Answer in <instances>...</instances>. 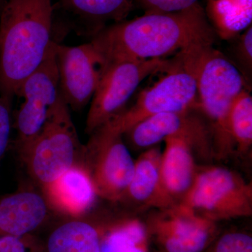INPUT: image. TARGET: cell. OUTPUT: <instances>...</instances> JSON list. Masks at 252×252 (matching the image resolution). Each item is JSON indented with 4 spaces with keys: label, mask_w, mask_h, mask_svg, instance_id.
<instances>
[{
    "label": "cell",
    "mask_w": 252,
    "mask_h": 252,
    "mask_svg": "<svg viewBox=\"0 0 252 252\" xmlns=\"http://www.w3.org/2000/svg\"><path fill=\"white\" fill-rule=\"evenodd\" d=\"M147 247V230L138 220L116 225L101 243V252H136Z\"/></svg>",
    "instance_id": "cell-21"
},
{
    "label": "cell",
    "mask_w": 252,
    "mask_h": 252,
    "mask_svg": "<svg viewBox=\"0 0 252 252\" xmlns=\"http://www.w3.org/2000/svg\"><path fill=\"white\" fill-rule=\"evenodd\" d=\"M230 133L240 152H248L252 143V97L248 88L237 96L229 114Z\"/></svg>",
    "instance_id": "cell-20"
},
{
    "label": "cell",
    "mask_w": 252,
    "mask_h": 252,
    "mask_svg": "<svg viewBox=\"0 0 252 252\" xmlns=\"http://www.w3.org/2000/svg\"><path fill=\"white\" fill-rule=\"evenodd\" d=\"M160 71L162 77L141 92L130 109L107 123L112 130L123 135L151 116L198 107L196 81L180 53L167 59Z\"/></svg>",
    "instance_id": "cell-5"
},
{
    "label": "cell",
    "mask_w": 252,
    "mask_h": 252,
    "mask_svg": "<svg viewBox=\"0 0 252 252\" xmlns=\"http://www.w3.org/2000/svg\"><path fill=\"white\" fill-rule=\"evenodd\" d=\"M63 12L74 20L81 32L94 35L105 23L124 21L135 7V0H55Z\"/></svg>",
    "instance_id": "cell-16"
},
{
    "label": "cell",
    "mask_w": 252,
    "mask_h": 252,
    "mask_svg": "<svg viewBox=\"0 0 252 252\" xmlns=\"http://www.w3.org/2000/svg\"><path fill=\"white\" fill-rule=\"evenodd\" d=\"M198 107L181 112H164L137 123L123 135H127L134 147L146 148L167 137L183 135L193 140L205 153L213 154L210 129Z\"/></svg>",
    "instance_id": "cell-12"
},
{
    "label": "cell",
    "mask_w": 252,
    "mask_h": 252,
    "mask_svg": "<svg viewBox=\"0 0 252 252\" xmlns=\"http://www.w3.org/2000/svg\"><path fill=\"white\" fill-rule=\"evenodd\" d=\"M207 249L205 252H252V238L243 232H229Z\"/></svg>",
    "instance_id": "cell-22"
},
{
    "label": "cell",
    "mask_w": 252,
    "mask_h": 252,
    "mask_svg": "<svg viewBox=\"0 0 252 252\" xmlns=\"http://www.w3.org/2000/svg\"><path fill=\"white\" fill-rule=\"evenodd\" d=\"M0 10H1V9H0Z\"/></svg>",
    "instance_id": "cell-28"
},
{
    "label": "cell",
    "mask_w": 252,
    "mask_h": 252,
    "mask_svg": "<svg viewBox=\"0 0 252 252\" xmlns=\"http://www.w3.org/2000/svg\"><path fill=\"white\" fill-rule=\"evenodd\" d=\"M5 1H6V0H0V9H1L2 5L4 4Z\"/></svg>",
    "instance_id": "cell-27"
},
{
    "label": "cell",
    "mask_w": 252,
    "mask_h": 252,
    "mask_svg": "<svg viewBox=\"0 0 252 252\" xmlns=\"http://www.w3.org/2000/svg\"><path fill=\"white\" fill-rule=\"evenodd\" d=\"M0 252H41V247L31 235L0 237Z\"/></svg>",
    "instance_id": "cell-26"
},
{
    "label": "cell",
    "mask_w": 252,
    "mask_h": 252,
    "mask_svg": "<svg viewBox=\"0 0 252 252\" xmlns=\"http://www.w3.org/2000/svg\"><path fill=\"white\" fill-rule=\"evenodd\" d=\"M150 230L165 252H203L215 240L216 225L182 204L151 220Z\"/></svg>",
    "instance_id": "cell-11"
},
{
    "label": "cell",
    "mask_w": 252,
    "mask_h": 252,
    "mask_svg": "<svg viewBox=\"0 0 252 252\" xmlns=\"http://www.w3.org/2000/svg\"><path fill=\"white\" fill-rule=\"evenodd\" d=\"M234 46V54L240 65L247 75L252 72V28H247L243 34H240Z\"/></svg>",
    "instance_id": "cell-25"
},
{
    "label": "cell",
    "mask_w": 252,
    "mask_h": 252,
    "mask_svg": "<svg viewBox=\"0 0 252 252\" xmlns=\"http://www.w3.org/2000/svg\"><path fill=\"white\" fill-rule=\"evenodd\" d=\"M56 63L59 91L72 110L80 111L89 103L102 74L103 61L91 43L69 46L57 43Z\"/></svg>",
    "instance_id": "cell-10"
},
{
    "label": "cell",
    "mask_w": 252,
    "mask_h": 252,
    "mask_svg": "<svg viewBox=\"0 0 252 252\" xmlns=\"http://www.w3.org/2000/svg\"><path fill=\"white\" fill-rule=\"evenodd\" d=\"M167 60L114 61L104 64L91 99L86 133L91 135L122 112L142 81L157 72Z\"/></svg>",
    "instance_id": "cell-8"
},
{
    "label": "cell",
    "mask_w": 252,
    "mask_h": 252,
    "mask_svg": "<svg viewBox=\"0 0 252 252\" xmlns=\"http://www.w3.org/2000/svg\"><path fill=\"white\" fill-rule=\"evenodd\" d=\"M12 102L6 98L0 91V162L4 157L10 142Z\"/></svg>",
    "instance_id": "cell-24"
},
{
    "label": "cell",
    "mask_w": 252,
    "mask_h": 252,
    "mask_svg": "<svg viewBox=\"0 0 252 252\" xmlns=\"http://www.w3.org/2000/svg\"><path fill=\"white\" fill-rule=\"evenodd\" d=\"M161 156L158 147H152L140 156L135 162L133 177L126 193L136 202L166 210L176 204L162 186Z\"/></svg>",
    "instance_id": "cell-17"
},
{
    "label": "cell",
    "mask_w": 252,
    "mask_h": 252,
    "mask_svg": "<svg viewBox=\"0 0 252 252\" xmlns=\"http://www.w3.org/2000/svg\"><path fill=\"white\" fill-rule=\"evenodd\" d=\"M197 3L198 0H135V6L144 13H171L189 9Z\"/></svg>",
    "instance_id": "cell-23"
},
{
    "label": "cell",
    "mask_w": 252,
    "mask_h": 252,
    "mask_svg": "<svg viewBox=\"0 0 252 252\" xmlns=\"http://www.w3.org/2000/svg\"><path fill=\"white\" fill-rule=\"evenodd\" d=\"M54 0H6L0 10V91L13 102L54 39Z\"/></svg>",
    "instance_id": "cell-2"
},
{
    "label": "cell",
    "mask_w": 252,
    "mask_h": 252,
    "mask_svg": "<svg viewBox=\"0 0 252 252\" xmlns=\"http://www.w3.org/2000/svg\"><path fill=\"white\" fill-rule=\"evenodd\" d=\"M43 189L49 206L72 217L89 211L97 195L91 176L81 162Z\"/></svg>",
    "instance_id": "cell-15"
},
{
    "label": "cell",
    "mask_w": 252,
    "mask_h": 252,
    "mask_svg": "<svg viewBox=\"0 0 252 252\" xmlns=\"http://www.w3.org/2000/svg\"><path fill=\"white\" fill-rule=\"evenodd\" d=\"M205 11L216 34L229 39L251 26L252 0H207Z\"/></svg>",
    "instance_id": "cell-19"
},
{
    "label": "cell",
    "mask_w": 252,
    "mask_h": 252,
    "mask_svg": "<svg viewBox=\"0 0 252 252\" xmlns=\"http://www.w3.org/2000/svg\"><path fill=\"white\" fill-rule=\"evenodd\" d=\"M84 145L81 163L89 172L99 196L117 200L126 195L135 172V163L122 134L107 124L91 134Z\"/></svg>",
    "instance_id": "cell-7"
},
{
    "label": "cell",
    "mask_w": 252,
    "mask_h": 252,
    "mask_svg": "<svg viewBox=\"0 0 252 252\" xmlns=\"http://www.w3.org/2000/svg\"><path fill=\"white\" fill-rule=\"evenodd\" d=\"M48 213L45 197L33 190L0 197V237L31 235L45 222Z\"/></svg>",
    "instance_id": "cell-14"
},
{
    "label": "cell",
    "mask_w": 252,
    "mask_h": 252,
    "mask_svg": "<svg viewBox=\"0 0 252 252\" xmlns=\"http://www.w3.org/2000/svg\"><path fill=\"white\" fill-rule=\"evenodd\" d=\"M54 41L45 58L21 84L17 94L23 102L15 119L17 151L31 142L40 132L59 98V74Z\"/></svg>",
    "instance_id": "cell-9"
},
{
    "label": "cell",
    "mask_w": 252,
    "mask_h": 252,
    "mask_svg": "<svg viewBox=\"0 0 252 252\" xmlns=\"http://www.w3.org/2000/svg\"><path fill=\"white\" fill-rule=\"evenodd\" d=\"M216 32L198 3L183 11L144 13L105 26L91 43L106 63L163 59L191 46L214 44Z\"/></svg>",
    "instance_id": "cell-1"
},
{
    "label": "cell",
    "mask_w": 252,
    "mask_h": 252,
    "mask_svg": "<svg viewBox=\"0 0 252 252\" xmlns=\"http://www.w3.org/2000/svg\"><path fill=\"white\" fill-rule=\"evenodd\" d=\"M84 148L60 94L40 132L18 152L32 178L44 188L81 162Z\"/></svg>",
    "instance_id": "cell-4"
},
{
    "label": "cell",
    "mask_w": 252,
    "mask_h": 252,
    "mask_svg": "<svg viewBox=\"0 0 252 252\" xmlns=\"http://www.w3.org/2000/svg\"><path fill=\"white\" fill-rule=\"evenodd\" d=\"M101 240L97 228L82 220H72L51 231L41 252H101Z\"/></svg>",
    "instance_id": "cell-18"
},
{
    "label": "cell",
    "mask_w": 252,
    "mask_h": 252,
    "mask_svg": "<svg viewBox=\"0 0 252 252\" xmlns=\"http://www.w3.org/2000/svg\"><path fill=\"white\" fill-rule=\"evenodd\" d=\"M213 45L191 46L180 54L196 81L198 108L210 129L213 154L221 158L235 147L230 111L237 96L247 89V83L234 63Z\"/></svg>",
    "instance_id": "cell-3"
},
{
    "label": "cell",
    "mask_w": 252,
    "mask_h": 252,
    "mask_svg": "<svg viewBox=\"0 0 252 252\" xmlns=\"http://www.w3.org/2000/svg\"><path fill=\"white\" fill-rule=\"evenodd\" d=\"M165 142L160 160V180L164 190L175 202L177 198H184L198 172L193 151L204 154L198 144L186 136H171Z\"/></svg>",
    "instance_id": "cell-13"
},
{
    "label": "cell",
    "mask_w": 252,
    "mask_h": 252,
    "mask_svg": "<svg viewBox=\"0 0 252 252\" xmlns=\"http://www.w3.org/2000/svg\"><path fill=\"white\" fill-rule=\"evenodd\" d=\"M182 205L199 216L216 222L252 215V189L243 177L225 167L197 172Z\"/></svg>",
    "instance_id": "cell-6"
}]
</instances>
